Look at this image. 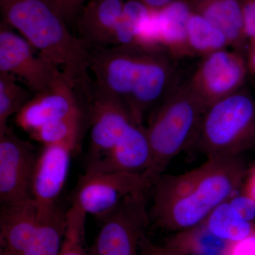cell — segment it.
<instances>
[{
  "label": "cell",
  "mask_w": 255,
  "mask_h": 255,
  "mask_svg": "<svg viewBox=\"0 0 255 255\" xmlns=\"http://www.w3.org/2000/svg\"><path fill=\"white\" fill-rule=\"evenodd\" d=\"M177 60L162 48L120 45L90 51V72L97 87L145 126L185 80Z\"/></svg>",
  "instance_id": "6da1fadb"
},
{
  "label": "cell",
  "mask_w": 255,
  "mask_h": 255,
  "mask_svg": "<svg viewBox=\"0 0 255 255\" xmlns=\"http://www.w3.org/2000/svg\"><path fill=\"white\" fill-rule=\"evenodd\" d=\"M242 155L207 158L180 174H162L152 184L150 213L159 228L180 233L205 222L216 207L236 195L246 177Z\"/></svg>",
  "instance_id": "7a4b0ae2"
},
{
  "label": "cell",
  "mask_w": 255,
  "mask_h": 255,
  "mask_svg": "<svg viewBox=\"0 0 255 255\" xmlns=\"http://www.w3.org/2000/svg\"><path fill=\"white\" fill-rule=\"evenodd\" d=\"M1 22L17 30L47 61L77 87L91 77L90 52L67 26L68 16L52 0H0Z\"/></svg>",
  "instance_id": "3957f363"
},
{
  "label": "cell",
  "mask_w": 255,
  "mask_h": 255,
  "mask_svg": "<svg viewBox=\"0 0 255 255\" xmlns=\"http://www.w3.org/2000/svg\"><path fill=\"white\" fill-rule=\"evenodd\" d=\"M207 108L188 78L150 116L145 130L152 164L145 175L152 184L174 157L194 147Z\"/></svg>",
  "instance_id": "277c9868"
},
{
  "label": "cell",
  "mask_w": 255,
  "mask_h": 255,
  "mask_svg": "<svg viewBox=\"0 0 255 255\" xmlns=\"http://www.w3.org/2000/svg\"><path fill=\"white\" fill-rule=\"evenodd\" d=\"M194 147L207 158L255 148V100L243 87L208 107Z\"/></svg>",
  "instance_id": "5b68a950"
},
{
  "label": "cell",
  "mask_w": 255,
  "mask_h": 255,
  "mask_svg": "<svg viewBox=\"0 0 255 255\" xmlns=\"http://www.w3.org/2000/svg\"><path fill=\"white\" fill-rule=\"evenodd\" d=\"M147 194L129 196L101 220L102 227L90 248V255H142L150 221Z\"/></svg>",
  "instance_id": "8992f818"
},
{
  "label": "cell",
  "mask_w": 255,
  "mask_h": 255,
  "mask_svg": "<svg viewBox=\"0 0 255 255\" xmlns=\"http://www.w3.org/2000/svg\"><path fill=\"white\" fill-rule=\"evenodd\" d=\"M76 88L85 102L90 126V162L112 150L137 123L118 100L97 86L92 77Z\"/></svg>",
  "instance_id": "52a82bcc"
},
{
  "label": "cell",
  "mask_w": 255,
  "mask_h": 255,
  "mask_svg": "<svg viewBox=\"0 0 255 255\" xmlns=\"http://www.w3.org/2000/svg\"><path fill=\"white\" fill-rule=\"evenodd\" d=\"M152 183L145 174L85 173L79 178L73 201L87 214L102 220L129 196L147 193Z\"/></svg>",
  "instance_id": "ba28073f"
},
{
  "label": "cell",
  "mask_w": 255,
  "mask_h": 255,
  "mask_svg": "<svg viewBox=\"0 0 255 255\" xmlns=\"http://www.w3.org/2000/svg\"><path fill=\"white\" fill-rule=\"evenodd\" d=\"M33 50L23 37L1 22L0 72L13 75L36 94L46 91L66 78L59 69L41 55L35 54Z\"/></svg>",
  "instance_id": "9c48e42d"
},
{
  "label": "cell",
  "mask_w": 255,
  "mask_h": 255,
  "mask_svg": "<svg viewBox=\"0 0 255 255\" xmlns=\"http://www.w3.org/2000/svg\"><path fill=\"white\" fill-rule=\"evenodd\" d=\"M248 75L246 57L226 48L203 57L189 80L209 107L243 89Z\"/></svg>",
  "instance_id": "30bf717a"
},
{
  "label": "cell",
  "mask_w": 255,
  "mask_h": 255,
  "mask_svg": "<svg viewBox=\"0 0 255 255\" xmlns=\"http://www.w3.org/2000/svg\"><path fill=\"white\" fill-rule=\"evenodd\" d=\"M38 153L9 128L0 136V201L7 206L32 199L31 182Z\"/></svg>",
  "instance_id": "8fae6325"
},
{
  "label": "cell",
  "mask_w": 255,
  "mask_h": 255,
  "mask_svg": "<svg viewBox=\"0 0 255 255\" xmlns=\"http://www.w3.org/2000/svg\"><path fill=\"white\" fill-rule=\"evenodd\" d=\"M85 112L80 92L63 79L46 91L34 94L16 114L15 122L29 134L44 124Z\"/></svg>",
  "instance_id": "7c38bea8"
},
{
  "label": "cell",
  "mask_w": 255,
  "mask_h": 255,
  "mask_svg": "<svg viewBox=\"0 0 255 255\" xmlns=\"http://www.w3.org/2000/svg\"><path fill=\"white\" fill-rule=\"evenodd\" d=\"M126 0H90L75 21L79 39L88 51L118 45V33Z\"/></svg>",
  "instance_id": "4fadbf2b"
},
{
  "label": "cell",
  "mask_w": 255,
  "mask_h": 255,
  "mask_svg": "<svg viewBox=\"0 0 255 255\" xmlns=\"http://www.w3.org/2000/svg\"><path fill=\"white\" fill-rule=\"evenodd\" d=\"M78 146L59 143L43 145L38 154L31 182L32 199L43 206L58 204L70 162Z\"/></svg>",
  "instance_id": "5bb4252c"
},
{
  "label": "cell",
  "mask_w": 255,
  "mask_h": 255,
  "mask_svg": "<svg viewBox=\"0 0 255 255\" xmlns=\"http://www.w3.org/2000/svg\"><path fill=\"white\" fill-rule=\"evenodd\" d=\"M152 164V152L145 126L135 124L123 138L105 155L87 163L85 173H147Z\"/></svg>",
  "instance_id": "9a60e30c"
},
{
  "label": "cell",
  "mask_w": 255,
  "mask_h": 255,
  "mask_svg": "<svg viewBox=\"0 0 255 255\" xmlns=\"http://www.w3.org/2000/svg\"><path fill=\"white\" fill-rule=\"evenodd\" d=\"M44 206L33 199L2 206L0 213V251L21 255L36 232Z\"/></svg>",
  "instance_id": "2e32d148"
},
{
  "label": "cell",
  "mask_w": 255,
  "mask_h": 255,
  "mask_svg": "<svg viewBox=\"0 0 255 255\" xmlns=\"http://www.w3.org/2000/svg\"><path fill=\"white\" fill-rule=\"evenodd\" d=\"M189 3L193 12L223 32L231 49L246 56L249 41L245 34L240 0H189Z\"/></svg>",
  "instance_id": "e0dca14e"
},
{
  "label": "cell",
  "mask_w": 255,
  "mask_h": 255,
  "mask_svg": "<svg viewBox=\"0 0 255 255\" xmlns=\"http://www.w3.org/2000/svg\"><path fill=\"white\" fill-rule=\"evenodd\" d=\"M157 12L162 48L177 60L191 57L187 39L188 20L192 13L189 0H177L157 9Z\"/></svg>",
  "instance_id": "ac0fdd59"
},
{
  "label": "cell",
  "mask_w": 255,
  "mask_h": 255,
  "mask_svg": "<svg viewBox=\"0 0 255 255\" xmlns=\"http://www.w3.org/2000/svg\"><path fill=\"white\" fill-rule=\"evenodd\" d=\"M66 211L59 203L44 206L36 232L21 255H58L66 229Z\"/></svg>",
  "instance_id": "d6986e66"
},
{
  "label": "cell",
  "mask_w": 255,
  "mask_h": 255,
  "mask_svg": "<svg viewBox=\"0 0 255 255\" xmlns=\"http://www.w3.org/2000/svg\"><path fill=\"white\" fill-rule=\"evenodd\" d=\"M204 223L215 237L231 245L246 241L255 235V225L241 217L228 200L216 207Z\"/></svg>",
  "instance_id": "ffe728a7"
},
{
  "label": "cell",
  "mask_w": 255,
  "mask_h": 255,
  "mask_svg": "<svg viewBox=\"0 0 255 255\" xmlns=\"http://www.w3.org/2000/svg\"><path fill=\"white\" fill-rule=\"evenodd\" d=\"M187 39L191 56L200 55L203 58L230 47L222 31L205 18L193 11L188 20Z\"/></svg>",
  "instance_id": "44dd1931"
},
{
  "label": "cell",
  "mask_w": 255,
  "mask_h": 255,
  "mask_svg": "<svg viewBox=\"0 0 255 255\" xmlns=\"http://www.w3.org/2000/svg\"><path fill=\"white\" fill-rule=\"evenodd\" d=\"M168 244L188 255H227L232 246L215 237L204 223L177 233Z\"/></svg>",
  "instance_id": "7402d4cb"
},
{
  "label": "cell",
  "mask_w": 255,
  "mask_h": 255,
  "mask_svg": "<svg viewBox=\"0 0 255 255\" xmlns=\"http://www.w3.org/2000/svg\"><path fill=\"white\" fill-rule=\"evenodd\" d=\"M87 117L85 113L50 122L29 133L30 136L43 145L67 143L78 146Z\"/></svg>",
  "instance_id": "603a6c76"
},
{
  "label": "cell",
  "mask_w": 255,
  "mask_h": 255,
  "mask_svg": "<svg viewBox=\"0 0 255 255\" xmlns=\"http://www.w3.org/2000/svg\"><path fill=\"white\" fill-rule=\"evenodd\" d=\"M33 95L13 75L0 72V136L9 130L10 117L17 114Z\"/></svg>",
  "instance_id": "cb8c5ba5"
},
{
  "label": "cell",
  "mask_w": 255,
  "mask_h": 255,
  "mask_svg": "<svg viewBox=\"0 0 255 255\" xmlns=\"http://www.w3.org/2000/svg\"><path fill=\"white\" fill-rule=\"evenodd\" d=\"M87 214L75 203L66 211V229L58 255H90L85 243Z\"/></svg>",
  "instance_id": "d4e9b609"
},
{
  "label": "cell",
  "mask_w": 255,
  "mask_h": 255,
  "mask_svg": "<svg viewBox=\"0 0 255 255\" xmlns=\"http://www.w3.org/2000/svg\"><path fill=\"white\" fill-rule=\"evenodd\" d=\"M231 207L241 217L255 225V201L246 194H236L228 199Z\"/></svg>",
  "instance_id": "484cf974"
},
{
  "label": "cell",
  "mask_w": 255,
  "mask_h": 255,
  "mask_svg": "<svg viewBox=\"0 0 255 255\" xmlns=\"http://www.w3.org/2000/svg\"><path fill=\"white\" fill-rule=\"evenodd\" d=\"M243 11L245 34L248 41L255 40V0H240Z\"/></svg>",
  "instance_id": "4316f807"
},
{
  "label": "cell",
  "mask_w": 255,
  "mask_h": 255,
  "mask_svg": "<svg viewBox=\"0 0 255 255\" xmlns=\"http://www.w3.org/2000/svg\"><path fill=\"white\" fill-rule=\"evenodd\" d=\"M142 255H188L175 247L167 244L157 246L147 237L142 246Z\"/></svg>",
  "instance_id": "83f0119b"
},
{
  "label": "cell",
  "mask_w": 255,
  "mask_h": 255,
  "mask_svg": "<svg viewBox=\"0 0 255 255\" xmlns=\"http://www.w3.org/2000/svg\"><path fill=\"white\" fill-rule=\"evenodd\" d=\"M63 9L68 18L73 16L81 9L78 0H52Z\"/></svg>",
  "instance_id": "f1b7e54d"
},
{
  "label": "cell",
  "mask_w": 255,
  "mask_h": 255,
  "mask_svg": "<svg viewBox=\"0 0 255 255\" xmlns=\"http://www.w3.org/2000/svg\"><path fill=\"white\" fill-rule=\"evenodd\" d=\"M246 60L248 73L255 80V40L249 43Z\"/></svg>",
  "instance_id": "f546056e"
},
{
  "label": "cell",
  "mask_w": 255,
  "mask_h": 255,
  "mask_svg": "<svg viewBox=\"0 0 255 255\" xmlns=\"http://www.w3.org/2000/svg\"><path fill=\"white\" fill-rule=\"evenodd\" d=\"M247 176L248 178L245 184L243 194L249 196L251 199L255 201V166L251 169L248 175L247 174Z\"/></svg>",
  "instance_id": "4dcf8cb0"
},
{
  "label": "cell",
  "mask_w": 255,
  "mask_h": 255,
  "mask_svg": "<svg viewBox=\"0 0 255 255\" xmlns=\"http://www.w3.org/2000/svg\"><path fill=\"white\" fill-rule=\"evenodd\" d=\"M137 1H141L150 9L157 10L177 0H137Z\"/></svg>",
  "instance_id": "1f68e13d"
},
{
  "label": "cell",
  "mask_w": 255,
  "mask_h": 255,
  "mask_svg": "<svg viewBox=\"0 0 255 255\" xmlns=\"http://www.w3.org/2000/svg\"><path fill=\"white\" fill-rule=\"evenodd\" d=\"M78 1L79 3H80V6H81L82 7V3L84 2V1H85V0H78Z\"/></svg>",
  "instance_id": "d6a6232c"
},
{
  "label": "cell",
  "mask_w": 255,
  "mask_h": 255,
  "mask_svg": "<svg viewBox=\"0 0 255 255\" xmlns=\"http://www.w3.org/2000/svg\"><path fill=\"white\" fill-rule=\"evenodd\" d=\"M0 255H6L4 253H3V252L0 251Z\"/></svg>",
  "instance_id": "836d02e7"
}]
</instances>
